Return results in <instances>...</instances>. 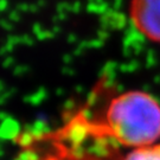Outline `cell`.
<instances>
[{"label": "cell", "instance_id": "6da1fadb", "mask_svg": "<svg viewBox=\"0 0 160 160\" xmlns=\"http://www.w3.org/2000/svg\"><path fill=\"white\" fill-rule=\"evenodd\" d=\"M92 133L132 149L158 142L160 103L141 90L119 94L109 101L101 121L92 127Z\"/></svg>", "mask_w": 160, "mask_h": 160}, {"label": "cell", "instance_id": "3957f363", "mask_svg": "<svg viewBox=\"0 0 160 160\" xmlns=\"http://www.w3.org/2000/svg\"><path fill=\"white\" fill-rule=\"evenodd\" d=\"M122 160H160V142L131 149Z\"/></svg>", "mask_w": 160, "mask_h": 160}, {"label": "cell", "instance_id": "7a4b0ae2", "mask_svg": "<svg viewBox=\"0 0 160 160\" xmlns=\"http://www.w3.org/2000/svg\"><path fill=\"white\" fill-rule=\"evenodd\" d=\"M129 16L145 38L160 44V0H131Z\"/></svg>", "mask_w": 160, "mask_h": 160}]
</instances>
